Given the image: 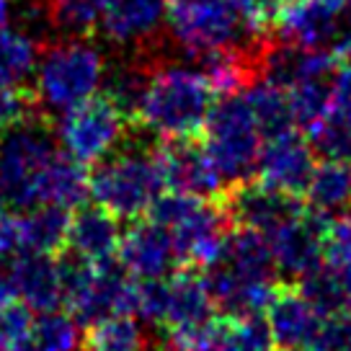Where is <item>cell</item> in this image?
<instances>
[{"label": "cell", "instance_id": "1", "mask_svg": "<svg viewBox=\"0 0 351 351\" xmlns=\"http://www.w3.org/2000/svg\"><path fill=\"white\" fill-rule=\"evenodd\" d=\"M88 197L83 163L67 155L44 121L0 132V199L16 209L80 207Z\"/></svg>", "mask_w": 351, "mask_h": 351}, {"label": "cell", "instance_id": "2", "mask_svg": "<svg viewBox=\"0 0 351 351\" xmlns=\"http://www.w3.org/2000/svg\"><path fill=\"white\" fill-rule=\"evenodd\" d=\"M204 279L217 310L228 318L266 313L279 279L269 241L245 228L230 230L217 253L204 263Z\"/></svg>", "mask_w": 351, "mask_h": 351}, {"label": "cell", "instance_id": "3", "mask_svg": "<svg viewBox=\"0 0 351 351\" xmlns=\"http://www.w3.org/2000/svg\"><path fill=\"white\" fill-rule=\"evenodd\" d=\"M217 90L202 65L160 62L150 65L137 119L160 140H184L204 130Z\"/></svg>", "mask_w": 351, "mask_h": 351}, {"label": "cell", "instance_id": "4", "mask_svg": "<svg viewBox=\"0 0 351 351\" xmlns=\"http://www.w3.org/2000/svg\"><path fill=\"white\" fill-rule=\"evenodd\" d=\"M163 191L158 147L130 140L99 160L88 176V197L119 219H140L147 215Z\"/></svg>", "mask_w": 351, "mask_h": 351}, {"label": "cell", "instance_id": "5", "mask_svg": "<svg viewBox=\"0 0 351 351\" xmlns=\"http://www.w3.org/2000/svg\"><path fill=\"white\" fill-rule=\"evenodd\" d=\"M106 60L96 44L83 36H67L49 44L34 70V93L44 111L65 114L83 101L93 99L104 86Z\"/></svg>", "mask_w": 351, "mask_h": 351}, {"label": "cell", "instance_id": "6", "mask_svg": "<svg viewBox=\"0 0 351 351\" xmlns=\"http://www.w3.org/2000/svg\"><path fill=\"white\" fill-rule=\"evenodd\" d=\"M165 29L184 55L199 62L245 52L256 34L245 26L232 0H168Z\"/></svg>", "mask_w": 351, "mask_h": 351}, {"label": "cell", "instance_id": "7", "mask_svg": "<svg viewBox=\"0 0 351 351\" xmlns=\"http://www.w3.org/2000/svg\"><path fill=\"white\" fill-rule=\"evenodd\" d=\"M202 134V145L207 147L209 158L217 165L228 189L256 176L266 137L243 96V88L228 96H217Z\"/></svg>", "mask_w": 351, "mask_h": 351}, {"label": "cell", "instance_id": "8", "mask_svg": "<svg viewBox=\"0 0 351 351\" xmlns=\"http://www.w3.org/2000/svg\"><path fill=\"white\" fill-rule=\"evenodd\" d=\"M65 263V305L80 326H93L111 315H134L137 279L121 261L88 263L67 258Z\"/></svg>", "mask_w": 351, "mask_h": 351}, {"label": "cell", "instance_id": "9", "mask_svg": "<svg viewBox=\"0 0 351 351\" xmlns=\"http://www.w3.org/2000/svg\"><path fill=\"white\" fill-rule=\"evenodd\" d=\"M147 215L158 225H163L173 238L181 261L199 266H204L217 253L232 225L225 207L215 204L212 199L189 197L176 191L163 194Z\"/></svg>", "mask_w": 351, "mask_h": 351}, {"label": "cell", "instance_id": "10", "mask_svg": "<svg viewBox=\"0 0 351 351\" xmlns=\"http://www.w3.org/2000/svg\"><path fill=\"white\" fill-rule=\"evenodd\" d=\"M130 132V119L121 114L106 96L77 104L57 117V143L77 163L96 165L109 153H114Z\"/></svg>", "mask_w": 351, "mask_h": 351}, {"label": "cell", "instance_id": "11", "mask_svg": "<svg viewBox=\"0 0 351 351\" xmlns=\"http://www.w3.org/2000/svg\"><path fill=\"white\" fill-rule=\"evenodd\" d=\"M274 26L285 42L341 57L351 34V5L346 0H287Z\"/></svg>", "mask_w": 351, "mask_h": 351}, {"label": "cell", "instance_id": "12", "mask_svg": "<svg viewBox=\"0 0 351 351\" xmlns=\"http://www.w3.org/2000/svg\"><path fill=\"white\" fill-rule=\"evenodd\" d=\"M217 305L204 274L176 271L165 279V313L160 323L168 351H191L199 333L215 320Z\"/></svg>", "mask_w": 351, "mask_h": 351}, {"label": "cell", "instance_id": "13", "mask_svg": "<svg viewBox=\"0 0 351 351\" xmlns=\"http://www.w3.org/2000/svg\"><path fill=\"white\" fill-rule=\"evenodd\" d=\"M158 163L163 173L165 189L176 194H189L199 199L225 197V178L219 176L217 165L212 163L207 147L194 143V137L184 140H165L158 147Z\"/></svg>", "mask_w": 351, "mask_h": 351}, {"label": "cell", "instance_id": "14", "mask_svg": "<svg viewBox=\"0 0 351 351\" xmlns=\"http://www.w3.org/2000/svg\"><path fill=\"white\" fill-rule=\"evenodd\" d=\"M300 197L269 186L263 181H241L225 194V212L235 228H245L269 238L285 222L302 212Z\"/></svg>", "mask_w": 351, "mask_h": 351}, {"label": "cell", "instance_id": "15", "mask_svg": "<svg viewBox=\"0 0 351 351\" xmlns=\"http://www.w3.org/2000/svg\"><path fill=\"white\" fill-rule=\"evenodd\" d=\"M326 225H328V219H323L305 207L297 217H292L279 230L271 232L266 241L271 248L276 274L300 282L313 269H318L323 263Z\"/></svg>", "mask_w": 351, "mask_h": 351}, {"label": "cell", "instance_id": "16", "mask_svg": "<svg viewBox=\"0 0 351 351\" xmlns=\"http://www.w3.org/2000/svg\"><path fill=\"white\" fill-rule=\"evenodd\" d=\"M315 165H318V153L313 143L300 130H289L263 143L256 176L269 186L300 197L305 194Z\"/></svg>", "mask_w": 351, "mask_h": 351}, {"label": "cell", "instance_id": "17", "mask_svg": "<svg viewBox=\"0 0 351 351\" xmlns=\"http://www.w3.org/2000/svg\"><path fill=\"white\" fill-rule=\"evenodd\" d=\"M119 261L140 282L168 279L184 266L173 238L153 217L137 219L130 230L121 232Z\"/></svg>", "mask_w": 351, "mask_h": 351}, {"label": "cell", "instance_id": "18", "mask_svg": "<svg viewBox=\"0 0 351 351\" xmlns=\"http://www.w3.org/2000/svg\"><path fill=\"white\" fill-rule=\"evenodd\" d=\"M16 300L32 313L57 310L65 302V263L55 253H19L8 261Z\"/></svg>", "mask_w": 351, "mask_h": 351}, {"label": "cell", "instance_id": "19", "mask_svg": "<svg viewBox=\"0 0 351 351\" xmlns=\"http://www.w3.org/2000/svg\"><path fill=\"white\" fill-rule=\"evenodd\" d=\"M168 0H106L99 29L117 47H143L163 32Z\"/></svg>", "mask_w": 351, "mask_h": 351}, {"label": "cell", "instance_id": "20", "mask_svg": "<svg viewBox=\"0 0 351 351\" xmlns=\"http://www.w3.org/2000/svg\"><path fill=\"white\" fill-rule=\"evenodd\" d=\"M263 318L269 323L276 351H302L318 333L326 315H320L300 289H276Z\"/></svg>", "mask_w": 351, "mask_h": 351}, {"label": "cell", "instance_id": "21", "mask_svg": "<svg viewBox=\"0 0 351 351\" xmlns=\"http://www.w3.org/2000/svg\"><path fill=\"white\" fill-rule=\"evenodd\" d=\"M121 228L119 217H114L104 207H80L75 215H70L67 225V241L70 256L77 261L99 263L109 261L119 253Z\"/></svg>", "mask_w": 351, "mask_h": 351}, {"label": "cell", "instance_id": "22", "mask_svg": "<svg viewBox=\"0 0 351 351\" xmlns=\"http://www.w3.org/2000/svg\"><path fill=\"white\" fill-rule=\"evenodd\" d=\"M191 351H276L263 315L212 320L199 333Z\"/></svg>", "mask_w": 351, "mask_h": 351}, {"label": "cell", "instance_id": "23", "mask_svg": "<svg viewBox=\"0 0 351 351\" xmlns=\"http://www.w3.org/2000/svg\"><path fill=\"white\" fill-rule=\"evenodd\" d=\"M307 209L323 219L351 212V165L323 158L305 189Z\"/></svg>", "mask_w": 351, "mask_h": 351}, {"label": "cell", "instance_id": "24", "mask_svg": "<svg viewBox=\"0 0 351 351\" xmlns=\"http://www.w3.org/2000/svg\"><path fill=\"white\" fill-rule=\"evenodd\" d=\"M21 253H55L65 248L70 209L57 204H36L16 217Z\"/></svg>", "mask_w": 351, "mask_h": 351}, {"label": "cell", "instance_id": "25", "mask_svg": "<svg viewBox=\"0 0 351 351\" xmlns=\"http://www.w3.org/2000/svg\"><path fill=\"white\" fill-rule=\"evenodd\" d=\"M243 96L248 101V106H251L253 117L258 121L266 140H271L282 132L297 130L292 106H289V99H287L282 88L271 86L263 77H251L248 86H243Z\"/></svg>", "mask_w": 351, "mask_h": 351}, {"label": "cell", "instance_id": "26", "mask_svg": "<svg viewBox=\"0 0 351 351\" xmlns=\"http://www.w3.org/2000/svg\"><path fill=\"white\" fill-rule=\"evenodd\" d=\"M147 77H150V65H143L137 60H119V62L106 65V75H104L101 88H104V96L127 119H137L145 88H147Z\"/></svg>", "mask_w": 351, "mask_h": 351}, {"label": "cell", "instance_id": "27", "mask_svg": "<svg viewBox=\"0 0 351 351\" xmlns=\"http://www.w3.org/2000/svg\"><path fill=\"white\" fill-rule=\"evenodd\" d=\"M39 62V49L34 36L23 29H13L8 23H0V88L23 86L34 75Z\"/></svg>", "mask_w": 351, "mask_h": 351}, {"label": "cell", "instance_id": "28", "mask_svg": "<svg viewBox=\"0 0 351 351\" xmlns=\"http://www.w3.org/2000/svg\"><path fill=\"white\" fill-rule=\"evenodd\" d=\"M145 330L137 315H111L88 326L86 343L90 351H143Z\"/></svg>", "mask_w": 351, "mask_h": 351}, {"label": "cell", "instance_id": "29", "mask_svg": "<svg viewBox=\"0 0 351 351\" xmlns=\"http://www.w3.org/2000/svg\"><path fill=\"white\" fill-rule=\"evenodd\" d=\"M106 0H47V21L65 36H88L96 32Z\"/></svg>", "mask_w": 351, "mask_h": 351}, {"label": "cell", "instance_id": "30", "mask_svg": "<svg viewBox=\"0 0 351 351\" xmlns=\"http://www.w3.org/2000/svg\"><path fill=\"white\" fill-rule=\"evenodd\" d=\"M29 346L32 351H77L80 323L70 313H60V307L39 313V318H34Z\"/></svg>", "mask_w": 351, "mask_h": 351}, {"label": "cell", "instance_id": "31", "mask_svg": "<svg viewBox=\"0 0 351 351\" xmlns=\"http://www.w3.org/2000/svg\"><path fill=\"white\" fill-rule=\"evenodd\" d=\"M297 289L313 302V307L320 315H336L349 307V289L339 276L330 271L326 263H320L318 269H313L305 279L297 282Z\"/></svg>", "mask_w": 351, "mask_h": 351}, {"label": "cell", "instance_id": "32", "mask_svg": "<svg viewBox=\"0 0 351 351\" xmlns=\"http://www.w3.org/2000/svg\"><path fill=\"white\" fill-rule=\"evenodd\" d=\"M323 263L346 285L351 295V212L328 219L323 241Z\"/></svg>", "mask_w": 351, "mask_h": 351}, {"label": "cell", "instance_id": "33", "mask_svg": "<svg viewBox=\"0 0 351 351\" xmlns=\"http://www.w3.org/2000/svg\"><path fill=\"white\" fill-rule=\"evenodd\" d=\"M39 101L34 90L23 86H3L0 88V132L21 127L26 121L39 119Z\"/></svg>", "mask_w": 351, "mask_h": 351}, {"label": "cell", "instance_id": "34", "mask_svg": "<svg viewBox=\"0 0 351 351\" xmlns=\"http://www.w3.org/2000/svg\"><path fill=\"white\" fill-rule=\"evenodd\" d=\"M302 351H351V313L326 315Z\"/></svg>", "mask_w": 351, "mask_h": 351}, {"label": "cell", "instance_id": "35", "mask_svg": "<svg viewBox=\"0 0 351 351\" xmlns=\"http://www.w3.org/2000/svg\"><path fill=\"white\" fill-rule=\"evenodd\" d=\"M34 315L23 302H5L0 305V343L11 346H29L32 339Z\"/></svg>", "mask_w": 351, "mask_h": 351}, {"label": "cell", "instance_id": "36", "mask_svg": "<svg viewBox=\"0 0 351 351\" xmlns=\"http://www.w3.org/2000/svg\"><path fill=\"white\" fill-rule=\"evenodd\" d=\"M287 0H232L235 11L241 13V19L245 21V26L251 29L256 36L261 32H266L269 26L276 23V16L285 8Z\"/></svg>", "mask_w": 351, "mask_h": 351}, {"label": "cell", "instance_id": "37", "mask_svg": "<svg viewBox=\"0 0 351 351\" xmlns=\"http://www.w3.org/2000/svg\"><path fill=\"white\" fill-rule=\"evenodd\" d=\"M326 117L336 124L351 130V62L336 70L333 77V93H330V106Z\"/></svg>", "mask_w": 351, "mask_h": 351}, {"label": "cell", "instance_id": "38", "mask_svg": "<svg viewBox=\"0 0 351 351\" xmlns=\"http://www.w3.org/2000/svg\"><path fill=\"white\" fill-rule=\"evenodd\" d=\"M13 300H16V292H13V282H11V274H8V263H5V266H0V305L13 302Z\"/></svg>", "mask_w": 351, "mask_h": 351}, {"label": "cell", "instance_id": "39", "mask_svg": "<svg viewBox=\"0 0 351 351\" xmlns=\"http://www.w3.org/2000/svg\"><path fill=\"white\" fill-rule=\"evenodd\" d=\"M8 13H11V3L8 0H0V23L8 19Z\"/></svg>", "mask_w": 351, "mask_h": 351}, {"label": "cell", "instance_id": "40", "mask_svg": "<svg viewBox=\"0 0 351 351\" xmlns=\"http://www.w3.org/2000/svg\"><path fill=\"white\" fill-rule=\"evenodd\" d=\"M0 351H32V346H11V343H0Z\"/></svg>", "mask_w": 351, "mask_h": 351}, {"label": "cell", "instance_id": "41", "mask_svg": "<svg viewBox=\"0 0 351 351\" xmlns=\"http://www.w3.org/2000/svg\"><path fill=\"white\" fill-rule=\"evenodd\" d=\"M3 215H5V212H3V199H0V217H3Z\"/></svg>", "mask_w": 351, "mask_h": 351}, {"label": "cell", "instance_id": "42", "mask_svg": "<svg viewBox=\"0 0 351 351\" xmlns=\"http://www.w3.org/2000/svg\"><path fill=\"white\" fill-rule=\"evenodd\" d=\"M346 310H349V313H351V300H349V307H346Z\"/></svg>", "mask_w": 351, "mask_h": 351}, {"label": "cell", "instance_id": "43", "mask_svg": "<svg viewBox=\"0 0 351 351\" xmlns=\"http://www.w3.org/2000/svg\"><path fill=\"white\" fill-rule=\"evenodd\" d=\"M346 3H349V5H351V0H346Z\"/></svg>", "mask_w": 351, "mask_h": 351}]
</instances>
